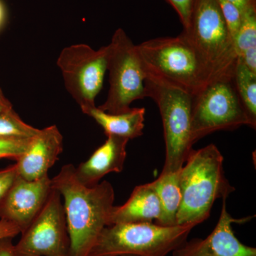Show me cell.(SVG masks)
Listing matches in <instances>:
<instances>
[{
    "label": "cell",
    "instance_id": "obj_1",
    "mask_svg": "<svg viewBox=\"0 0 256 256\" xmlns=\"http://www.w3.org/2000/svg\"><path fill=\"white\" fill-rule=\"evenodd\" d=\"M64 198L70 240V256H89L104 229L110 224L114 190L107 181L86 186L78 181L75 166L66 164L52 178Z\"/></svg>",
    "mask_w": 256,
    "mask_h": 256
},
{
    "label": "cell",
    "instance_id": "obj_2",
    "mask_svg": "<svg viewBox=\"0 0 256 256\" xmlns=\"http://www.w3.org/2000/svg\"><path fill=\"white\" fill-rule=\"evenodd\" d=\"M224 158L215 144L193 150L180 170L182 200L176 224L196 226L210 218L215 202L236 191L224 168Z\"/></svg>",
    "mask_w": 256,
    "mask_h": 256
},
{
    "label": "cell",
    "instance_id": "obj_3",
    "mask_svg": "<svg viewBox=\"0 0 256 256\" xmlns=\"http://www.w3.org/2000/svg\"><path fill=\"white\" fill-rule=\"evenodd\" d=\"M183 35L196 52L212 82L234 78L238 56L218 0H196Z\"/></svg>",
    "mask_w": 256,
    "mask_h": 256
},
{
    "label": "cell",
    "instance_id": "obj_4",
    "mask_svg": "<svg viewBox=\"0 0 256 256\" xmlns=\"http://www.w3.org/2000/svg\"><path fill=\"white\" fill-rule=\"evenodd\" d=\"M136 50L146 75L169 82L194 96L212 82L188 40L180 34L148 40Z\"/></svg>",
    "mask_w": 256,
    "mask_h": 256
},
{
    "label": "cell",
    "instance_id": "obj_5",
    "mask_svg": "<svg viewBox=\"0 0 256 256\" xmlns=\"http://www.w3.org/2000/svg\"><path fill=\"white\" fill-rule=\"evenodd\" d=\"M193 224H117L102 230L89 256H168L188 240Z\"/></svg>",
    "mask_w": 256,
    "mask_h": 256
},
{
    "label": "cell",
    "instance_id": "obj_6",
    "mask_svg": "<svg viewBox=\"0 0 256 256\" xmlns=\"http://www.w3.org/2000/svg\"><path fill=\"white\" fill-rule=\"evenodd\" d=\"M144 85L146 98L152 99L159 108L164 128L166 160L162 170L178 172L194 150L192 140L194 96L150 75H146Z\"/></svg>",
    "mask_w": 256,
    "mask_h": 256
},
{
    "label": "cell",
    "instance_id": "obj_7",
    "mask_svg": "<svg viewBox=\"0 0 256 256\" xmlns=\"http://www.w3.org/2000/svg\"><path fill=\"white\" fill-rule=\"evenodd\" d=\"M252 128L239 98L235 80H215L194 96L192 140L193 144L208 134L235 130L242 126Z\"/></svg>",
    "mask_w": 256,
    "mask_h": 256
},
{
    "label": "cell",
    "instance_id": "obj_8",
    "mask_svg": "<svg viewBox=\"0 0 256 256\" xmlns=\"http://www.w3.org/2000/svg\"><path fill=\"white\" fill-rule=\"evenodd\" d=\"M108 46L110 88L105 104L98 108L108 114H124L130 110L133 102L146 98V75L136 45L122 28L116 32Z\"/></svg>",
    "mask_w": 256,
    "mask_h": 256
},
{
    "label": "cell",
    "instance_id": "obj_9",
    "mask_svg": "<svg viewBox=\"0 0 256 256\" xmlns=\"http://www.w3.org/2000/svg\"><path fill=\"white\" fill-rule=\"evenodd\" d=\"M108 46L96 50L86 44L64 48L58 60L67 90L84 114L96 107V98L108 70Z\"/></svg>",
    "mask_w": 256,
    "mask_h": 256
},
{
    "label": "cell",
    "instance_id": "obj_10",
    "mask_svg": "<svg viewBox=\"0 0 256 256\" xmlns=\"http://www.w3.org/2000/svg\"><path fill=\"white\" fill-rule=\"evenodd\" d=\"M16 256H70V240L62 195L53 188L41 212L22 232Z\"/></svg>",
    "mask_w": 256,
    "mask_h": 256
},
{
    "label": "cell",
    "instance_id": "obj_11",
    "mask_svg": "<svg viewBox=\"0 0 256 256\" xmlns=\"http://www.w3.org/2000/svg\"><path fill=\"white\" fill-rule=\"evenodd\" d=\"M52 191V178L48 175L32 182L18 175L0 202V218L14 224L22 233L41 212Z\"/></svg>",
    "mask_w": 256,
    "mask_h": 256
},
{
    "label": "cell",
    "instance_id": "obj_12",
    "mask_svg": "<svg viewBox=\"0 0 256 256\" xmlns=\"http://www.w3.org/2000/svg\"><path fill=\"white\" fill-rule=\"evenodd\" d=\"M254 217L235 218L227 210L223 200L222 213L214 230L204 239L186 240L172 252L173 256H256L255 248L242 244L235 236L233 225L247 223Z\"/></svg>",
    "mask_w": 256,
    "mask_h": 256
},
{
    "label": "cell",
    "instance_id": "obj_13",
    "mask_svg": "<svg viewBox=\"0 0 256 256\" xmlns=\"http://www.w3.org/2000/svg\"><path fill=\"white\" fill-rule=\"evenodd\" d=\"M63 150L64 137L56 126L40 130L32 138L26 151L16 160L18 176L30 182L48 176Z\"/></svg>",
    "mask_w": 256,
    "mask_h": 256
},
{
    "label": "cell",
    "instance_id": "obj_14",
    "mask_svg": "<svg viewBox=\"0 0 256 256\" xmlns=\"http://www.w3.org/2000/svg\"><path fill=\"white\" fill-rule=\"evenodd\" d=\"M129 141L126 138L108 136L106 142L87 161L75 168L78 181L85 186H94L106 175L122 172Z\"/></svg>",
    "mask_w": 256,
    "mask_h": 256
},
{
    "label": "cell",
    "instance_id": "obj_15",
    "mask_svg": "<svg viewBox=\"0 0 256 256\" xmlns=\"http://www.w3.org/2000/svg\"><path fill=\"white\" fill-rule=\"evenodd\" d=\"M162 215L160 198L153 182L140 185L133 190L124 204L114 206L109 226L117 224L158 222Z\"/></svg>",
    "mask_w": 256,
    "mask_h": 256
},
{
    "label": "cell",
    "instance_id": "obj_16",
    "mask_svg": "<svg viewBox=\"0 0 256 256\" xmlns=\"http://www.w3.org/2000/svg\"><path fill=\"white\" fill-rule=\"evenodd\" d=\"M146 110L144 108H131L128 112L110 114L96 107L86 114L104 130L108 136L130 140L141 137L143 134Z\"/></svg>",
    "mask_w": 256,
    "mask_h": 256
},
{
    "label": "cell",
    "instance_id": "obj_17",
    "mask_svg": "<svg viewBox=\"0 0 256 256\" xmlns=\"http://www.w3.org/2000/svg\"><path fill=\"white\" fill-rule=\"evenodd\" d=\"M159 197L162 215L156 224L163 226H176V218L181 206L182 194L180 183V171L162 170L158 180L153 182Z\"/></svg>",
    "mask_w": 256,
    "mask_h": 256
},
{
    "label": "cell",
    "instance_id": "obj_18",
    "mask_svg": "<svg viewBox=\"0 0 256 256\" xmlns=\"http://www.w3.org/2000/svg\"><path fill=\"white\" fill-rule=\"evenodd\" d=\"M234 45L238 60L256 73V8L242 13V24Z\"/></svg>",
    "mask_w": 256,
    "mask_h": 256
},
{
    "label": "cell",
    "instance_id": "obj_19",
    "mask_svg": "<svg viewBox=\"0 0 256 256\" xmlns=\"http://www.w3.org/2000/svg\"><path fill=\"white\" fill-rule=\"evenodd\" d=\"M236 87L244 109L252 122V129L256 127V73L238 60L234 75Z\"/></svg>",
    "mask_w": 256,
    "mask_h": 256
},
{
    "label": "cell",
    "instance_id": "obj_20",
    "mask_svg": "<svg viewBox=\"0 0 256 256\" xmlns=\"http://www.w3.org/2000/svg\"><path fill=\"white\" fill-rule=\"evenodd\" d=\"M40 132L25 124L14 110L0 112V138L2 139H31Z\"/></svg>",
    "mask_w": 256,
    "mask_h": 256
},
{
    "label": "cell",
    "instance_id": "obj_21",
    "mask_svg": "<svg viewBox=\"0 0 256 256\" xmlns=\"http://www.w3.org/2000/svg\"><path fill=\"white\" fill-rule=\"evenodd\" d=\"M218 2L234 42L242 24V12L234 3L229 0H218Z\"/></svg>",
    "mask_w": 256,
    "mask_h": 256
},
{
    "label": "cell",
    "instance_id": "obj_22",
    "mask_svg": "<svg viewBox=\"0 0 256 256\" xmlns=\"http://www.w3.org/2000/svg\"><path fill=\"white\" fill-rule=\"evenodd\" d=\"M31 139L0 138V160L12 159L16 161L28 150Z\"/></svg>",
    "mask_w": 256,
    "mask_h": 256
},
{
    "label": "cell",
    "instance_id": "obj_23",
    "mask_svg": "<svg viewBox=\"0 0 256 256\" xmlns=\"http://www.w3.org/2000/svg\"><path fill=\"white\" fill-rule=\"evenodd\" d=\"M172 6L181 20L184 28H188L196 0H166Z\"/></svg>",
    "mask_w": 256,
    "mask_h": 256
},
{
    "label": "cell",
    "instance_id": "obj_24",
    "mask_svg": "<svg viewBox=\"0 0 256 256\" xmlns=\"http://www.w3.org/2000/svg\"><path fill=\"white\" fill-rule=\"evenodd\" d=\"M18 176L16 165L0 170V202L6 196Z\"/></svg>",
    "mask_w": 256,
    "mask_h": 256
},
{
    "label": "cell",
    "instance_id": "obj_25",
    "mask_svg": "<svg viewBox=\"0 0 256 256\" xmlns=\"http://www.w3.org/2000/svg\"><path fill=\"white\" fill-rule=\"evenodd\" d=\"M21 234V230L14 224L4 220H0V239L13 238Z\"/></svg>",
    "mask_w": 256,
    "mask_h": 256
},
{
    "label": "cell",
    "instance_id": "obj_26",
    "mask_svg": "<svg viewBox=\"0 0 256 256\" xmlns=\"http://www.w3.org/2000/svg\"><path fill=\"white\" fill-rule=\"evenodd\" d=\"M13 238L0 239V256H16Z\"/></svg>",
    "mask_w": 256,
    "mask_h": 256
},
{
    "label": "cell",
    "instance_id": "obj_27",
    "mask_svg": "<svg viewBox=\"0 0 256 256\" xmlns=\"http://www.w3.org/2000/svg\"><path fill=\"white\" fill-rule=\"evenodd\" d=\"M234 3L242 12V14L247 10L256 8V0H229Z\"/></svg>",
    "mask_w": 256,
    "mask_h": 256
},
{
    "label": "cell",
    "instance_id": "obj_28",
    "mask_svg": "<svg viewBox=\"0 0 256 256\" xmlns=\"http://www.w3.org/2000/svg\"><path fill=\"white\" fill-rule=\"evenodd\" d=\"M14 110L10 101L5 97L4 92L0 88V112Z\"/></svg>",
    "mask_w": 256,
    "mask_h": 256
},
{
    "label": "cell",
    "instance_id": "obj_29",
    "mask_svg": "<svg viewBox=\"0 0 256 256\" xmlns=\"http://www.w3.org/2000/svg\"><path fill=\"white\" fill-rule=\"evenodd\" d=\"M6 10H5L4 4L0 0V30L4 26L5 21H6Z\"/></svg>",
    "mask_w": 256,
    "mask_h": 256
},
{
    "label": "cell",
    "instance_id": "obj_30",
    "mask_svg": "<svg viewBox=\"0 0 256 256\" xmlns=\"http://www.w3.org/2000/svg\"></svg>",
    "mask_w": 256,
    "mask_h": 256
}]
</instances>
